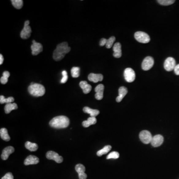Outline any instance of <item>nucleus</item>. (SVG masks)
Masks as SVG:
<instances>
[{
	"instance_id": "1",
	"label": "nucleus",
	"mask_w": 179,
	"mask_h": 179,
	"mask_svg": "<svg viewBox=\"0 0 179 179\" xmlns=\"http://www.w3.org/2000/svg\"><path fill=\"white\" fill-rule=\"evenodd\" d=\"M71 48L68 46L67 42H62L57 45L53 54V58L56 61L63 59L67 53L69 52Z\"/></svg>"
},
{
	"instance_id": "2",
	"label": "nucleus",
	"mask_w": 179,
	"mask_h": 179,
	"mask_svg": "<svg viewBox=\"0 0 179 179\" xmlns=\"http://www.w3.org/2000/svg\"><path fill=\"white\" fill-rule=\"evenodd\" d=\"M70 124L69 119L66 116H60L53 118L50 122L49 125L52 128L57 129L64 128L68 127Z\"/></svg>"
},
{
	"instance_id": "3",
	"label": "nucleus",
	"mask_w": 179,
	"mask_h": 179,
	"mask_svg": "<svg viewBox=\"0 0 179 179\" xmlns=\"http://www.w3.org/2000/svg\"><path fill=\"white\" fill-rule=\"evenodd\" d=\"M28 91L30 95L34 97H41L44 95L45 89L42 85L32 83L28 88Z\"/></svg>"
},
{
	"instance_id": "4",
	"label": "nucleus",
	"mask_w": 179,
	"mask_h": 179,
	"mask_svg": "<svg viewBox=\"0 0 179 179\" xmlns=\"http://www.w3.org/2000/svg\"><path fill=\"white\" fill-rule=\"evenodd\" d=\"M134 37L138 42L142 44H147L150 41V36L144 32H136L134 34Z\"/></svg>"
},
{
	"instance_id": "5",
	"label": "nucleus",
	"mask_w": 179,
	"mask_h": 179,
	"mask_svg": "<svg viewBox=\"0 0 179 179\" xmlns=\"http://www.w3.org/2000/svg\"><path fill=\"white\" fill-rule=\"evenodd\" d=\"M139 138L140 140L142 141L143 143L149 144L151 143L152 139L153 138L152 134H151L149 131H143L140 132L139 133Z\"/></svg>"
},
{
	"instance_id": "6",
	"label": "nucleus",
	"mask_w": 179,
	"mask_h": 179,
	"mask_svg": "<svg viewBox=\"0 0 179 179\" xmlns=\"http://www.w3.org/2000/svg\"><path fill=\"white\" fill-rule=\"evenodd\" d=\"M29 22H29V21H25L24 28L21 32V37L24 40L28 39L30 36V33L32 32V29L29 25Z\"/></svg>"
},
{
	"instance_id": "7",
	"label": "nucleus",
	"mask_w": 179,
	"mask_h": 179,
	"mask_svg": "<svg viewBox=\"0 0 179 179\" xmlns=\"http://www.w3.org/2000/svg\"><path fill=\"white\" fill-rule=\"evenodd\" d=\"M124 77L127 82L131 83L135 79V73L132 69L128 68L124 70Z\"/></svg>"
},
{
	"instance_id": "8",
	"label": "nucleus",
	"mask_w": 179,
	"mask_h": 179,
	"mask_svg": "<svg viewBox=\"0 0 179 179\" xmlns=\"http://www.w3.org/2000/svg\"><path fill=\"white\" fill-rule=\"evenodd\" d=\"M46 158L49 160L55 161L57 163H61L63 162V159L62 156H60L58 153L52 151H48L46 153Z\"/></svg>"
},
{
	"instance_id": "9",
	"label": "nucleus",
	"mask_w": 179,
	"mask_h": 179,
	"mask_svg": "<svg viewBox=\"0 0 179 179\" xmlns=\"http://www.w3.org/2000/svg\"><path fill=\"white\" fill-rule=\"evenodd\" d=\"M176 66L175 60L173 57H168L165 61L164 67L166 71H171L174 70Z\"/></svg>"
},
{
	"instance_id": "10",
	"label": "nucleus",
	"mask_w": 179,
	"mask_h": 179,
	"mask_svg": "<svg viewBox=\"0 0 179 179\" xmlns=\"http://www.w3.org/2000/svg\"><path fill=\"white\" fill-rule=\"evenodd\" d=\"M154 61L152 57L147 56L144 58L142 63V68L144 71L150 70L154 65Z\"/></svg>"
},
{
	"instance_id": "11",
	"label": "nucleus",
	"mask_w": 179,
	"mask_h": 179,
	"mask_svg": "<svg viewBox=\"0 0 179 179\" xmlns=\"http://www.w3.org/2000/svg\"><path fill=\"white\" fill-rule=\"evenodd\" d=\"M32 53L33 55H37L43 50L42 44L36 42L34 40H32V44L31 45Z\"/></svg>"
},
{
	"instance_id": "12",
	"label": "nucleus",
	"mask_w": 179,
	"mask_h": 179,
	"mask_svg": "<svg viewBox=\"0 0 179 179\" xmlns=\"http://www.w3.org/2000/svg\"><path fill=\"white\" fill-rule=\"evenodd\" d=\"M164 142V137L160 134H158L153 136L151 141L152 146L154 147H157L162 145Z\"/></svg>"
},
{
	"instance_id": "13",
	"label": "nucleus",
	"mask_w": 179,
	"mask_h": 179,
	"mask_svg": "<svg viewBox=\"0 0 179 179\" xmlns=\"http://www.w3.org/2000/svg\"><path fill=\"white\" fill-rule=\"evenodd\" d=\"M104 88V86L103 84H99L95 88V91L96 93L95 94V97L97 100H101L103 99Z\"/></svg>"
},
{
	"instance_id": "14",
	"label": "nucleus",
	"mask_w": 179,
	"mask_h": 179,
	"mask_svg": "<svg viewBox=\"0 0 179 179\" xmlns=\"http://www.w3.org/2000/svg\"><path fill=\"white\" fill-rule=\"evenodd\" d=\"M14 151H15V149L12 146L7 147L3 150L2 152V154L1 155L2 159L3 160H6L8 159L9 156Z\"/></svg>"
},
{
	"instance_id": "15",
	"label": "nucleus",
	"mask_w": 179,
	"mask_h": 179,
	"mask_svg": "<svg viewBox=\"0 0 179 179\" xmlns=\"http://www.w3.org/2000/svg\"><path fill=\"white\" fill-rule=\"evenodd\" d=\"M113 56L115 58H119L121 57L122 55L121 44L119 42L116 43L113 46Z\"/></svg>"
},
{
	"instance_id": "16",
	"label": "nucleus",
	"mask_w": 179,
	"mask_h": 179,
	"mask_svg": "<svg viewBox=\"0 0 179 179\" xmlns=\"http://www.w3.org/2000/svg\"><path fill=\"white\" fill-rule=\"evenodd\" d=\"M40 162V160L37 157L34 155H29L25 159L24 162L25 165L37 164Z\"/></svg>"
},
{
	"instance_id": "17",
	"label": "nucleus",
	"mask_w": 179,
	"mask_h": 179,
	"mask_svg": "<svg viewBox=\"0 0 179 179\" xmlns=\"http://www.w3.org/2000/svg\"><path fill=\"white\" fill-rule=\"evenodd\" d=\"M128 92V89L126 87H124V86L120 87L119 89V96L116 97V101H117V103L120 102L123 100L124 97L126 96Z\"/></svg>"
},
{
	"instance_id": "18",
	"label": "nucleus",
	"mask_w": 179,
	"mask_h": 179,
	"mask_svg": "<svg viewBox=\"0 0 179 179\" xmlns=\"http://www.w3.org/2000/svg\"><path fill=\"white\" fill-rule=\"evenodd\" d=\"M103 76L101 74H93L91 73L88 76V80L91 82L93 83H97V82L101 81L103 80Z\"/></svg>"
},
{
	"instance_id": "19",
	"label": "nucleus",
	"mask_w": 179,
	"mask_h": 179,
	"mask_svg": "<svg viewBox=\"0 0 179 179\" xmlns=\"http://www.w3.org/2000/svg\"><path fill=\"white\" fill-rule=\"evenodd\" d=\"M79 86L81 87V88L83 90V93L85 94L89 93L92 90V86L89 84L88 83L85 81H83L80 82L79 84Z\"/></svg>"
},
{
	"instance_id": "20",
	"label": "nucleus",
	"mask_w": 179,
	"mask_h": 179,
	"mask_svg": "<svg viewBox=\"0 0 179 179\" xmlns=\"http://www.w3.org/2000/svg\"><path fill=\"white\" fill-rule=\"evenodd\" d=\"M83 112L85 113H88L91 116V117H95L98 116L100 113V112L97 109H92L90 108L89 107H85L83 108Z\"/></svg>"
},
{
	"instance_id": "21",
	"label": "nucleus",
	"mask_w": 179,
	"mask_h": 179,
	"mask_svg": "<svg viewBox=\"0 0 179 179\" xmlns=\"http://www.w3.org/2000/svg\"><path fill=\"white\" fill-rule=\"evenodd\" d=\"M97 121V120L96 117H90L87 120L83 121L82 125L84 128H88L90 125H93V124H96Z\"/></svg>"
},
{
	"instance_id": "22",
	"label": "nucleus",
	"mask_w": 179,
	"mask_h": 179,
	"mask_svg": "<svg viewBox=\"0 0 179 179\" xmlns=\"http://www.w3.org/2000/svg\"><path fill=\"white\" fill-rule=\"evenodd\" d=\"M0 136L4 141H9L11 139L10 136L8 134V130L5 128H2L0 130Z\"/></svg>"
},
{
	"instance_id": "23",
	"label": "nucleus",
	"mask_w": 179,
	"mask_h": 179,
	"mask_svg": "<svg viewBox=\"0 0 179 179\" xmlns=\"http://www.w3.org/2000/svg\"><path fill=\"white\" fill-rule=\"evenodd\" d=\"M18 107L16 103H10L8 104H6L5 107V113L8 114V113H10L11 111L13 110H15V109H17Z\"/></svg>"
},
{
	"instance_id": "24",
	"label": "nucleus",
	"mask_w": 179,
	"mask_h": 179,
	"mask_svg": "<svg viewBox=\"0 0 179 179\" xmlns=\"http://www.w3.org/2000/svg\"><path fill=\"white\" fill-rule=\"evenodd\" d=\"M25 147L26 149L30 151H36L38 149V146L37 144L32 143L29 141L25 142Z\"/></svg>"
},
{
	"instance_id": "25",
	"label": "nucleus",
	"mask_w": 179,
	"mask_h": 179,
	"mask_svg": "<svg viewBox=\"0 0 179 179\" xmlns=\"http://www.w3.org/2000/svg\"><path fill=\"white\" fill-rule=\"evenodd\" d=\"M112 149V146L111 145H107L105 146L103 149H101L97 152V154L98 156H101L103 155L107 154Z\"/></svg>"
},
{
	"instance_id": "26",
	"label": "nucleus",
	"mask_w": 179,
	"mask_h": 179,
	"mask_svg": "<svg viewBox=\"0 0 179 179\" xmlns=\"http://www.w3.org/2000/svg\"><path fill=\"white\" fill-rule=\"evenodd\" d=\"M14 101H15V99L12 97H8L6 99L4 96L1 95L0 96V103H1V104H8L10 103H12V102Z\"/></svg>"
},
{
	"instance_id": "27",
	"label": "nucleus",
	"mask_w": 179,
	"mask_h": 179,
	"mask_svg": "<svg viewBox=\"0 0 179 179\" xmlns=\"http://www.w3.org/2000/svg\"><path fill=\"white\" fill-rule=\"evenodd\" d=\"M10 76V73L8 71H5L3 73V76L0 79V82L2 84H7L8 81V78Z\"/></svg>"
},
{
	"instance_id": "28",
	"label": "nucleus",
	"mask_w": 179,
	"mask_h": 179,
	"mask_svg": "<svg viewBox=\"0 0 179 179\" xmlns=\"http://www.w3.org/2000/svg\"><path fill=\"white\" fill-rule=\"evenodd\" d=\"M12 5L17 9H21L23 6V1L22 0H12Z\"/></svg>"
},
{
	"instance_id": "29",
	"label": "nucleus",
	"mask_w": 179,
	"mask_h": 179,
	"mask_svg": "<svg viewBox=\"0 0 179 179\" xmlns=\"http://www.w3.org/2000/svg\"><path fill=\"white\" fill-rule=\"evenodd\" d=\"M80 70L79 67H73L71 70V76L73 78H78L80 76Z\"/></svg>"
},
{
	"instance_id": "30",
	"label": "nucleus",
	"mask_w": 179,
	"mask_h": 179,
	"mask_svg": "<svg viewBox=\"0 0 179 179\" xmlns=\"http://www.w3.org/2000/svg\"><path fill=\"white\" fill-rule=\"evenodd\" d=\"M75 170L78 173V174H81V173H85L86 171V168L83 165L78 164L75 166Z\"/></svg>"
},
{
	"instance_id": "31",
	"label": "nucleus",
	"mask_w": 179,
	"mask_h": 179,
	"mask_svg": "<svg viewBox=\"0 0 179 179\" xmlns=\"http://www.w3.org/2000/svg\"><path fill=\"white\" fill-rule=\"evenodd\" d=\"M175 1L174 0H158L157 1L159 4L163 6L171 5L172 4H174Z\"/></svg>"
},
{
	"instance_id": "32",
	"label": "nucleus",
	"mask_w": 179,
	"mask_h": 179,
	"mask_svg": "<svg viewBox=\"0 0 179 179\" xmlns=\"http://www.w3.org/2000/svg\"><path fill=\"white\" fill-rule=\"evenodd\" d=\"M116 40V37L115 36H112L110 38L107 40V44L105 45V46L107 48H111L112 46L113 45V43Z\"/></svg>"
},
{
	"instance_id": "33",
	"label": "nucleus",
	"mask_w": 179,
	"mask_h": 179,
	"mask_svg": "<svg viewBox=\"0 0 179 179\" xmlns=\"http://www.w3.org/2000/svg\"><path fill=\"white\" fill-rule=\"evenodd\" d=\"M120 154L119 152L116 151L112 152L111 153H109L108 155L107 156V159H117L119 158Z\"/></svg>"
},
{
	"instance_id": "34",
	"label": "nucleus",
	"mask_w": 179,
	"mask_h": 179,
	"mask_svg": "<svg viewBox=\"0 0 179 179\" xmlns=\"http://www.w3.org/2000/svg\"><path fill=\"white\" fill-rule=\"evenodd\" d=\"M62 78L61 79V83H62V84H64V83L67 82L68 78V75H67V71H65V70L62 71Z\"/></svg>"
},
{
	"instance_id": "35",
	"label": "nucleus",
	"mask_w": 179,
	"mask_h": 179,
	"mask_svg": "<svg viewBox=\"0 0 179 179\" xmlns=\"http://www.w3.org/2000/svg\"><path fill=\"white\" fill-rule=\"evenodd\" d=\"M1 179H13V176L12 173H8Z\"/></svg>"
},
{
	"instance_id": "36",
	"label": "nucleus",
	"mask_w": 179,
	"mask_h": 179,
	"mask_svg": "<svg viewBox=\"0 0 179 179\" xmlns=\"http://www.w3.org/2000/svg\"><path fill=\"white\" fill-rule=\"evenodd\" d=\"M107 40L105 38H102L100 41V45L101 46H105L107 44Z\"/></svg>"
},
{
	"instance_id": "37",
	"label": "nucleus",
	"mask_w": 179,
	"mask_h": 179,
	"mask_svg": "<svg viewBox=\"0 0 179 179\" xmlns=\"http://www.w3.org/2000/svg\"><path fill=\"white\" fill-rule=\"evenodd\" d=\"M79 179H87V175L85 173L78 174Z\"/></svg>"
},
{
	"instance_id": "38",
	"label": "nucleus",
	"mask_w": 179,
	"mask_h": 179,
	"mask_svg": "<svg viewBox=\"0 0 179 179\" xmlns=\"http://www.w3.org/2000/svg\"><path fill=\"white\" fill-rule=\"evenodd\" d=\"M174 70L177 75H179V64L177 65Z\"/></svg>"
},
{
	"instance_id": "39",
	"label": "nucleus",
	"mask_w": 179,
	"mask_h": 179,
	"mask_svg": "<svg viewBox=\"0 0 179 179\" xmlns=\"http://www.w3.org/2000/svg\"><path fill=\"white\" fill-rule=\"evenodd\" d=\"M4 61V57L2 54H0V64L2 65Z\"/></svg>"
}]
</instances>
